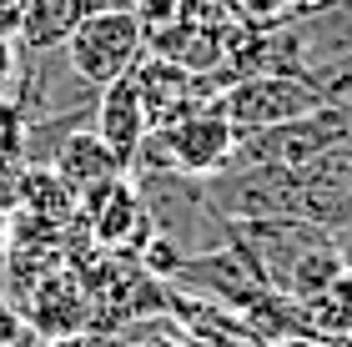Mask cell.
<instances>
[{
  "mask_svg": "<svg viewBox=\"0 0 352 347\" xmlns=\"http://www.w3.org/2000/svg\"><path fill=\"white\" fill-rule=\"evenodd\" d=\"M141 201H146V216L156 236L176 242L182 257H201V251H217L232 242V227L221 222L206 201V186L186 171H151V177H131Z\"/></svg>",
  "mask_w": 352,
  "mask_h": 347,
  "instance_id": "cell-1",
  "label": "cell"
},
{
  "mask_svg": "<svg viewBox=\"0 0 352 347\" xmlns=\"http://www.w3.org/2000/svg\"><path fill=\"white\" fill-rule=\"evenodd\" d=\"M146 56V25L131 10H91L76 36L66 41V60L86 86H111L121 76L136 71V60Z\"/></svg>",
  "mask_w": 352,
  "mask_h": 347,
  "instance_id": "cell-2",
  "label": "cell"
},
{
  "mask_svg": "<svg viewBox=\"0 0 352 347\" xmlns=\"http://www.w3.org/2000/svg\"><path fill=\"white\" fill-rule=\"evenodd\" d=\"M206 201L227 227L236 222H272V216H302L297 171L287 166H227L206 177Z\"/></svg>",
  "mask_w": 352,
  "mask_h": 347,
  "instance_id": "cell-3",
  "label": "cell"
},
{
  "mask_svg": "<svg viewBox=\"0 0 352 347\" xmlns=\"http://www.w3.org/2000/svg\"><path fill=\"white\" fill-rule=\"evenodd\" d=\"M76 227L86 232V242H96L101 251H111V257H136L156 232L131 177H116V181L86 192L76 201Z\"/></svg>",
  "mask_w": 352,
  "mask_h": 347,
  "instance_id": "cell-4",
  "label": "cell"
},
{
  "mask_svg": "<svg viewBox=\"0 0 352 347\" xmlns=\"http://www.w3.org/2000/svg\"><path fill=\"white\" fill-rule=\"evenodd\" d=\"M171 292H182V297H201V302H217V307H227V312H242L257 302L262 292H272L262 272L252 267V257L236 242L227 247H217V251H201V257H186L182 267L171 272L166 282Z\"/></svg>",
  "mask_w": 352,
  "mask_h": 347,
  "instance_id": "cell-5",
  "label": "cell"
},
{
  "mask_svg": "<svg viewBox=\"0 0 352 347\" xmlns=\"http://www.w3.org/2000/svg\"><path fill=\"white\" fill-rule=\"evenodd\" d=\"M217 106L236 126V136H247V131H267V126L312 116L322 101L312 96V86L302 76H242L217 96Z\"/></svg>",
  "mask_w": 352,
  "mask_h": 347,
  "instance_id": "cell-6",
  "label": "cell"
},
{
  "mask_svg": "<svg viewBox=\"0 0 352 347\" xmlns=\"http://www.w3.org/2000/svg\"><path fill=\"white\" fill-rule=\"evenodd\" d=\"M162 136H166V151H171L176 171H186V177H197V181L217 177L236 151V126L227 121V111H221L217 101L201 106V111H191L186 121L166 126Z\"/></svg>",
  "mask_w": 352,
  "mask_h": 347,
  "instance_id": "cell-7",
  "label": "cell"
},
{
  "mask_svg": "<svg viewBox=\"0 0 352 347\" xmlns=\"http://www.w3.org/2000/svg\"><path fill=\"white\" fill-rule=\"evenodd\" d=\"M297 192H302V216L327 232L352 227V151H332L322 161L297 171Z\"/></svg>",
  "mask_w": 352,
  "mask_h": 347,
  "instance_id": "cell-8",
  "label": "cell"
},
{
  "mask_svg": "<svg viewBox=\"0 0 352 347\" xmlns=\"http://www.w3.org/2000/svg\"><path fill=\"white\" fill-rule=\"evenodd\" d=\"M91 131L111 146V156H116L121 166H131L136 146H141V141H146V131H151L131 76H121V81L101 86V96H96V116H91Z\"/></svg>",
  "mask_w": 352,
  "mask_h": 347,
  "instance_id": "cell-9",
  "label": "cell"
},
{
  "mask_svg": "<svg viewBox=\"0 0 352 347\" xmlns=\"http://www.w3.org/2000/svg\"><path fill=\"white\" fill-rule=\"evenodd\" d=\"M51 171H56L60 181H66V192H71L76 201H81L86 192H96V186H106V181L126 177V166L116 161V156H111V146L91 131V126H81V131H71V136H66V146L56 151Z\"/></svg>",
  "mask_w": 352,
  "mask_h": 347,
  "instance_id": "cell-10",
  "label": "cell"
},
{
  "mask_svg": "<svg viewBox=\"0 0 352 347\" xmlns=\"http://www.w3.org/2000/svg\"><path fill=\"white\" fill-rule=\"evenodd\" d=\"M287 25L297 36L302 71L317 66V60H332V56H352V0H327L317 10L287 15Z\"/></svg>",
  "mask_w": 352,
  "mask_h": 347,
  "instance_id": "cell-11",
  "label": "cell"
},
{
  "mask_svg": "<svg viewBox=\"0 0 352 347\" xmlns=\"http://www.w3.org/2000/svg\"><path fill=\"white\" fill-rule=\"evenodd\" d=\"M91 15L86 0H30L25 5V21H21V45L25 56H45V51H66V41L76 36V25H81Z\"/></svg>",
  "mask_w": 352,
  "mask_h": 347,
  "instance_id": "cell-12",
  "label": "cell"
},
{
  "mask_svg": "<svg viewBox=\"0 0 352 347\" xmlns=\"http://www.w3.org/2000/svg\"><path fill=\"white\" fill-rule=\"evenodd\" d=\"M146 56H162L171 66H182L191 76H212L221 71V41L201 25H186V21H171L162 30H146Z\"/></svg>",
  "mask_w": 352,
  "mask_h": 347,
  "instance_id": "cell-13",
  "label": "cell"
},
{
  "mask_svg": "<svg viewBox=\"0 0 352 347\" xmlns=\"http://www.w3.org/2000/svg\"><path fill=\"white\" fill-rule=\"evenodd\" d=\"M302 322H307L312 337L322 342H338L342 333H352V277L338 272L327 287H317L312 297H302Z\"/></svg>",
  "mask_w": 352,
  "mask_h": 347,
  "instance_id": "cell-14",
  "label": "cell"
},
{
  "mask_svg": "<svg viewBox=\"0 0 352 347\" xmlns=\"http://www.w3.org/2000/svg\"><path fill=\"white\" fill-rule=\"evenodd\" d=\"M302 81L312 86V96L322 106H352V56H332L302 71Z\"/></svg>",
  "mask_w": 352,
  "mask_h": 347,
  "instance_id": "cell-15",
  "label": "cell"
},
{
  "mask_svg": "<svg viewBox=\"0 0 352 347\" xmlns=\"http://www.w3.org/2000/svg\"><path fill=\"white\" fill-rule=\"evenodd\" d=\"M0 347H45V337L30 327V317L6 297H0Z\"/></svg>",
  "mask_w": 352,
  "mask_h": 347,
  "instance_id": "cell-16",
  "label": "cell"
},
{
  "mask_svg": "<svg viewBox=\"0 0 352 347\" xmlns=\"http://www.w3.org/2000/svg\"><path fill=\"white\" fill-rule=\"evenodd\" d=\"M232 15L242 25H282L292 15V5L287 0H232Z\"/></svg>",
  "mask_w": 352,
  "mask_h": 347,
  "instance_id": "cell-17",
  "label": "cell"
},
{
  "mask_svg": "<svg viewBox=\"0 0 352 347\" xmlns=\"http://www.w3.org/2000/svg\"><path fill=\"white\" fill-rule=\"evenodd\" d=\"M126 10H131V15H136V21L146 25V30H162V25H171V21H176L182 0H131Z\"/></svg>",
  "mask_w": 352,
  "mask_h": 347,
  "instance_id": "cell-18",
  "label": "cell"
},
{
  "mask_svg": "<svg viewBox=\"0 0 352 347\" xmlns=\"http://www.w3.org/2000/svg\"><path fill=\"white\" fill-rule=\"evenodd\" d=\"M15 86H21V45L0 36V101H15Z\"/></svg>",
  "mask_w": 352,
  "mask_h": 347,
  "instance_id": "cell-19",
  "label": "cell"
},
{
  "mask_svg": "<svg viewBox=\"0 0 352 347\" xmlns=\"http://www.w3.org/2000/svg\"><path fill=\"white\" fill-rule=\"evenodd\" d=\"M25 5L30 0H0V36H21V21H25Z\"/></svg>",
  "mask_w": 352,
  "mask_h": 347,
  "instance_id": "cell-20",
  "label": "cell"
},
{
  "mask_svg": "<svg viewBox=\"0 0 352 347\" xmlns=\"http://www.w3.org/2000/svg\"><path fill=\"white\" fill-rule=\"evenodd\" d=\"M171 347H252V342H242V337H197V333H182V327H176Z\"/></svg>",
  "mask_w": 352,
  "mask_h": 347,
  "instance_id": "cell-21",
  "label": "cell"
},
{
  "mask_svg": "<svg viewBox=\"0 0 352 347\" xmlns=\"http://www.w3.org/2000/svg\"><path fill=\"white\" fill-rule=\"evenodd\" d=\"M45 347H111V342L96 337V333H71V337H51Z\"/></svg>",
  "mask_w": 352,
  "mask_h": 347,
  "instance_id": "cell-22",
  "label": "cell"
},
{
  "mask_svg": "<svg viewBox=\"0 0 352 347\" xmlns=\"http://www.w3.org/2000/svg\"><path fill=\"white\" fill-rule=\"evenodd\" d=\"M338 257H342V272L352 277V227H347V232H338Z\"/></svg>",
  "mask_w": 352,
  "mask_h": 347,
  "instance_id": "cell-23",
  "label": "cell"
},
{
  "mask_svg": "<svg viewBox=\"0 0 352 347\" xmlns=\"http://www.w3.org/2000/svg\"><path fill=\"white\" fill-rule=\"evenodd\" d=\"M86 5H91V10H126L131 0H86Z\"/></svg>",
  "mask_w": 352,
  "mask_h": 347,
  "instance_id": "cell-24",
  "label": "cell"
},
{
  "mask_svg": "<svg viewBox=\"0 0 352 347\" xmlns=\"http://www.w3.org/2000/svg\"><path fill=\"white\" fill-rule=\"evenodd\" d=\"M277 347H332V342H322V337H292V342H277Z\"/></svg>",
  "mask_w": 352,
  "mask_h": 347,
  "instance_id": "cell-25",
  "label": "cell"
},
{
  "mask_svg": "<svg viewBox=\"0 0 352 347\" xmlns=\"http://www.w3.org/2000/svg\"><path fill=\"white\" fill-rule=\"evenodd\" d=\"M6 247H10V216L0 212V257H6Z\"/></svg>",
  "mask_w": 352,
  "mask_h": 347,
  "instance_id": "cell-26",
  "label": "cell"
},
{
  "mask_svg": "<svg viewBox=\"0 0 352 347\" xmlns=\"http://www.w3.org/2000/svg\"><path fill=\"white\" fill-rule=\"evenodd\" d=\"M292 5V15H302V10H317V5H327V0H287Z\"/></svg>",
  "mask_w": 352,
  "mask_h": 347,
  "instance_id": "cell-27",
  "label": "cell"
},
{
  "mask_svg": "<svg viewBox=\"0 0 352 347\" xmlns=\"http://www.w3.org/2000/svg\"><path fill=\"white\" fill-rule=\"evenodd\" d=\"M332 347H352V333H342V337H338V342H332Z\"/></svg>",
  "mask_w": 352,
  "mask_h": 347,
  "instance_id": "cell-28",
  "label": "cell"
},
{
  "mask_svg": "<svg viewBox=\"0 0 352 347\" xmlns=\"http://www.w3.org/2000/svg\"><path fill=\"white\" fill-rule=\"evenodd\" d=\"M0 292H6V257H0Z\"/></svg>",
  "mask_w": 352,
  "mask_h": 347,
  "instance_id": "cell-29",
  "label": "cell"
}]
</instances>
